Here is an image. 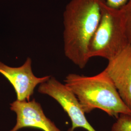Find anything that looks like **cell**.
<instances>
[{
	"instance_id": "6da1fadb",
	"label": "cell",
	"mask_w": 131,
	"mask_h": 131,
	"mask_svg": "<svg viewBox=\"0 0 131 131\" xmlns=\"http://www.w3.org/2000/svg\"><path fill=\"white\" fill-rule=\"evenodd\" d=\"M105 0H70L63 15L65 56L80 69L89 61V48L101 18Z\"/></svg>"
},
{
	"instance_id": "7a4b0ae2",
	"label": "cell",
	"mask_w": 131,
	"mask_h": 131,
	"mask_svg": "<svg viewBox=\"0 0 131 131\" xmlns=\"http://www.w3.org/2000/svg\"><path fill=\"white\" fill-rule=\"evenodd\" d=\"M64 81L75 95L85 114L98 109L117 118L121 114H131L104 70L92 76L70 73Z\"/></svg>"
},
{
	"instance_id": "3957f363",
	"label": "cell",
	"mask_w": 131,
	"mask_h": 131,
	"mask_svg": "<svg viewBox=\"0 0 131 131\" xmlns=\"http://www.w3.org/2000/svg\"><path fill=\"white\" fill-rule=\"evenodd\" d=\"M101 11L98 27L89 44V56L109 61L130 44L121 9L109 6L105 0L101 4Z\"/></svg>"
},
{
	"instance_id": "277c9868",
	"label": "cell",
	"mask_w": 131,
	"mask_h": 131,
	"mask_svg": "<svg viewBox=\"0 0 131 131\" xmlns=\"http://www.w3.org/2000/svg\"><path fill=\"white\" fill-rule=\"evenodd\" d=\"M38 91L54 99L67 113L72 124L68 131H74L78 128L88 131H97L87 120L75 95L65 84L51 77L47 82L39 85Z\"/></svg>"
},
{
	"instance_id": "5b68a950",
	"label": "cell",
	"mask_w": 131,
	"mask_h": 131,
	"mask_svg": "<svg viewBox=\"0 0 131 131\" xmlns=\"http://www.w3.org/2000/svg\"><path fill=\"white\" fill-rule=\"evenodd\" d=\"M0 73L8 80L16 92L17 100L28 101L38 84L48 81L51 76L37 77L33 73L32 60L28 57L23 65L11 67L0 61Z\"/></svg>"
},
{
	"instance_id": "8992f818",
	"label": "cell",
	"mask_w": 131,
	"mask_h": 131,
	"mask_svg": "<svg viewBox=\"0 0 131 131\" xmlns=\"http://www.w3.org/2000/svg\"><path fill=\"white\" fill-rule=\"evenodd\" d=\"M10 109L17 115L16 123L10 131L24 128H36L43 131H61L45 116L40 104L35 99L30 101L16 100L10 104Z\"/></svg>"
},
{
	"instance_id": "52a82bcc",
	"label": "cell",
	"mask_w": 131,
	"mask_h": 131,
	"mask_svg": "<svg viewBox=\"0 0 131 131\" xmlns=\"http://www.w3.org/2000/svg\"><path fill=\"white\" fill-rule=\"evenodd\" d=\"M104 71L131 111V45L108 61Z\"/></svg>"
},
{
	"instance_id": "ba28073f",
	"label": "cell",
	"mask_w": 131,
	"mask_h": 131,
	"mask_svg": "<svg viewBox=\"0 0 131 131\" xmlns=\"http://www.w3.org/2000/svg\"><path fill=\"white\" fill-rule=\"evenodd\" d=\"M110 131H131V114H121Z\"/></svg>"
},
{
	"instance_id": "9c48e42d",
	"label": "cell",
	"mask_w": 131,
	"mask_h": 131,
	"mask_svg": "<svg viewBox=\"0 0 131 131\" xmlns=\"http://www.w3.org/2000/svg\"><path fill=\"white\" fill-rule=\"evenodd\" d=\"M120 9L123 15L129 42L131 45V0H128Z\"/></svg>"
},
{
	"instance_id": "30bf717a",
	"label": "cell",
	"mask_w": 131,
	"mask_h": 131,
	"mask_svg": "<svg viewBox=\"0 0 131 131\" xmlns=\"http://www.w3.org/2000/svg\"><path fill=\"white\" fill-rule=\"evenodd\" d=\"M128 0H105L106 4L110 7L120 8L125 5Z\"/></svg>"
}]
</instances>
